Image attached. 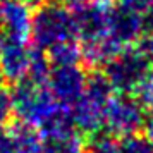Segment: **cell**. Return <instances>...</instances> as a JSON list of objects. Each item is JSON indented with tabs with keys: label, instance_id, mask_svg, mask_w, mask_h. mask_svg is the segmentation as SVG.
Masks as SVG:
<instances>
[{
	"label": "cell",
	"instance_id": "obj_1",
	"mask_svg": "<svg viewBox=\"0 0 153 153\" xmlns=\"http://www.w3.org/2000/svg\"><path fill=\"white\" fill-rule=\"evenodd\" d=\"M29 38L36 50L47 52L59 43L76 40V24L72 10L62 2H42L33 12Z\"/></svg>",
	"mask_w": 153,
	"mask_h": 153
},
{
	"label": "cell",
	"instance_id": "obj_2",
	"mask_svg": "<svg viewBox=\"0 0 153 153\" xmlns=\"http://www.w3.org/2000/svg\"><path fill=\"white\" fill-rule=\"evenodd\" d=\"M12 95V112L19 122L40 129L50 115L60 107L45 83H36L29 77L16 83Z\"/></svg>",
	"mask_w": 153,
	"mask_h": 153
},
{
	"label": "cell",
	"instance_id": "obj_3",
	"mask_svg": "<svg viewBox=\"0 0 153 153\" xmlns=\"http://www.w3.org/2000/svg\"><path fill=\"white\" fill-rule=\"evenodd\" d=\"M112 86L103 72L88 76L83 95L69 107L74 127L84 134H97L103 126V108L112 97Z\"/></svg>",
	"mask_w": 153,
	"mask_h": 153
},
{
	"label": "cell",
	"instance_id": "obj_4",
	"mask_svg": "<svg viewBox=\"0 0 153 153\" xmlns=\"http://www.w3.org/2000/svg\"><path fill=\"white\" fill-rule=\"evenodd\" d=\"M152 71V62L138 48H124L105 64L103 74L114 91L129 95Z\"/></svg>",
	"mask_w": 153,
	"mask_h": 153
},
{
	"label": "cell",
	"instance_id": "obj_5",
	"mask_svg": "<svg viewBox=\"0 0 153 153\" xmlns=\"http://www.w3.org/2000/svg\"><path fill=\"white\" fill-rule=\"evenodd\" d=\"M146 119L145 107L134 97L119 93L117 97H110L103 108V126L107 132L114 138H126L131 134H138Z\"/></svg>",
	"mask_w": 153,
	"mask_h": 153
},
{
	"label": "cell",
	"instance_id": "obj_6",
	"mask_svg": "<svg viewBox=\"0 0 153 153\" xmlns=\"http://www.w3.org/2000/svg\"><path fill=\"white\" fill-rule=\"evenodd\" d=\"M108 0H91L81 5H76L72 10L76 33L83 43L95 42L108 35V14H110Z\"/></svg>",
	"mask_w": 153,
	"mask_h": 153
},
{
	"label": "cell",
	"instance_id": "obj_7",
	"mask_svg": "<svg viewBox=\"0 0 153 153\" xmlns=\"http://www.w3.org/2000/svg\"><path fill=\"white\" fill-rule=\"evenodd\" d=\"M86 79H88V76L79 64L53 65V67H50L47 86L59 103L64 107H71L83 95Z\"/></svg>",
	"mask_w": 153,
	"mask_h": 153
},
{
	"label": "cell",
	"instance_id": "obj_8",
	"mask_svg": "<svg viewBox=\"0 0 153 153\" xmlns=\"http://www.w3.org/2000/svg\"><path fill=\"white\" fill-rule=\"evenodd\" d=\"M33 52L26 42L5 38L0 43V76L4 81L19 83L28 77Z\"/></svg>",
	"mask_w": 153,
	"mask_h": 153
},
{
	"label": "cell",
	"instance_id": "obj_9",
	"mask_svg": "<svg viewBox=\"0 0 153 153\" xmlns=\"http://www.w3.org/2000/svg\"><path fill=\"white\" fill-rule=\"evenodd\" d=\"M145 33L143 19L138 12L120 5L115 2L110 5L108 14V36L122 48H127L131 43L139 40V36Z\"/></svg>",
	"mask_w": 153,
	"mask_h": 153
},
{
	"label": "cell",
	"instance_id": "obj_10",
	"mask_svg": "<svg viewBox=\"0 0 153 153\" xmlns=\"http://www.w3.org/2000/svg\"><path fill=\"white\" fill-rule=\"evenodd\" d=\"M33 10L26 0H2L0 2V26L5 38L28 42Z\"/></svg>",
	"mask_w": 153,
	"mask_h": 153
},
{
	"label": "cell",
	"instance_id": "obj_11",
	"mask_svg": "<svg viewBox=\"0 0 153 153\" xmlns=\"http://www.w3.org/2000/svg\"><path fill=\"white\" fill-rule=\"evenodd\" d=\"M43 138L35 127L16 124L0 129V153H42Z\"/></svg>",
	"mask_w": 153,
	"mask_h": 153
},
{
	"label": "cell",
	"instance_id": "obj_12",
	"mask_svg": "<svg viewBox=\"0 0 153 153\" xmlns=\"http://www.w3.org/2000/svg\"><path fill=\"white\" fill-rule=\"evenodd\" d=\"M122 47L115 43L110 36L107 35L100 40H95V42H88L83 43L81 47V59L88 65H93V67H98V65H103L107 62H110L114 57L122 52Z\"/></svg>",
	"mask_w": 153,
	"mask_h": 153
},
{
	"label": "cell",
	"instance_id": "obj_13",
	"mask_svg": "<svg viewBox=\"0 0 153 153\" xmlns=\"http://www.w3.org/2000/svg\"><path fill=\"white\" fill-rule=\"evenodd\" d=\"M84 143L77 131L55 136V138H43L42 153H84Z\"/></svg>",
	"mask_w": 153,
	"mask_h": 153
},
{
	"label": "cell",
	"instance_id": "obj_14",
	"mask_svg": "<svg viewBox=\"0 0 153 153\" xmlns=\"http://www.w3.org/2000/svg\"><path fill=\"white\" fill-rule=\"evenodd\" d=\"M47 57L53 65H74L81 60V48L76 45L74 40H71L47 50Z\"/></svg>",
	"mask_w": 153,
	"mask_h": 153
},
{
	"label": "cell",
	"instance_id": "obj_15",
	"mask_svg": "<svg viewBox=\"0 0 153 153\" xmlns=\"http://www.w3.org/2000/svg\"><path fill=\"white\" fill-rule=\"evenodd\" d=\"M120 152L122 153H153V145L146 139V136L131 134L120 141Z\"/></svg>",
	"mask_w": 153,
	"mask_h": 153
},
{
	"label": "cell",
	"instance_id": "obj_16",
	"mask_svg": "<svg viewBox=\"0 0 153 153\" xmlns=\"http://www.w3.org/2000/svg\"><path fill=\"white\" fill-rule=\"evenodd\" d=\"M84 153H122L120 152V143L115 141L114 136L110 134H102L95 136L90 146L86 148Z\"/></svg>",
	"mask_w": 153,
	"mask_h": 153
},
{
	"label": "cell",
	"instance_id": "obj_17",
	"mask_svg": "<svg viewBox=\"0 0 153 153\" xmlns=\"http://www.w3.org/2000/svg\"><path fill=\"white\" fill-rule=\"evenodd\" d=\"M132 95L143 107H153V71L139 83Z\"/></svg>",
	"mask_w": 153,
	"mask_h": 153
},
{
	"label": "cell",
	"instance_id": "obj_18",
	"mask_svg": "<svg viewBox=\"0 0 153 153\" xmlns=\"http://www.w3.org/2000/svg\"><path fill=\"white\" fill-rule=\"evenodd\" d=\"M12 114V95L5 86L0 84V129L7 127Z\"/></svg>",
	"mask_w": 153,
	"mask_h": 153
},
{
	"label": "cell",
	"instance_id": "obj_19",
	"mask_svg": "<svg viewBox=\"0 0 153 153\" xmlns=\"http://www.w3.org/2000/svg\"><path fill=\"white\" fill-rule=\"evenodd\" d=\"M136 48L153 64V31H148V33H145L143 36H139L138 47H136Z\"/></svg>",
	"mask_w": 153,
	"mask_h": 153
},
{
	"label": "cell",
	"instance_id": "obj_20",
	"mask_svg": "<svg viewBox=\"0 0 153 153\" xmlns=\"http://www.w3.org/2000/svg\"><path fill=\"white\" fill-rule=\"evenodd\" d=\"M145 136H146V139L150 141L153 145V110L146 115V119H145Z\"/></svg>",
	"mask_w": 153,
	"mask_h": 153
},
{
	"label": "cell",
	"instance_id": "obj_21",
	"mask_svg": "<svg viewBox=\"0 0 153 153\" xmlns=\"http://www.w3.org/2000/svg\"><path fill=\"white\" fill-rule=\"evenodd\" d=\"M57 2H62V4H69V5H81V4H86V2H91V0H57Z\"/></svg>",
	"mask_w": 153,
	"mask_h": 153
},
{
	"label": "cell",
	"instance_id": "obj_22",
	"mask_svg": "<svg viewBox=\"0 0 153 153\" xmlns=\"http://www.w3.org/2000/svg\"><path fill=\"white\" fill-rule=\"evenodd\" d=\"M28 2H31V4H42V2H45V0H28Z\"/></svg>",
	"mask_w": 153,
	"mask_h": 153
},
{
	"label": "cell",
	"instance_id": "obj_23",
	"mask_svg": "<svg viewBox=\"0 0 153 153\" xmlns=\"http://www.w3.org/2000/svg\"><path fill=\"white\" fill-rule=\"evenodd\" d=\"M2 40H4V31H2V26H0V43H2Z\"/></svg>",
	"mask_w": 153,
	"mask_h": 153
},
{
	"label": "cell",
	"instance_id": "obj_24",
	"mask_svg": "<svg viewBox=\"0 0 153 153\" xmlns=\"http://www.w3.org/2000/svg\"><path fill=\"white\" fill-rule=\"evenodd\" d=\"M2 81H4V79H2V76H0V84H2Z\"/></svg>",
	"mask_w": 153,
	"mask_h": 153
},
{
	"label": "cell",
	"instance_id": "obj_25",
	"mask_svg": "<svg viewBox=\"0 0 153 153\" xmlns=\"http://www.w3.org/2000/svg\"><path fill=\"white\" fill-rule=\"evenodd\" d=\"M0 2H2V0H0Z\"/></svg>",
	"mask_w": 153,
	"mask_h": 153
}]
</instances>
